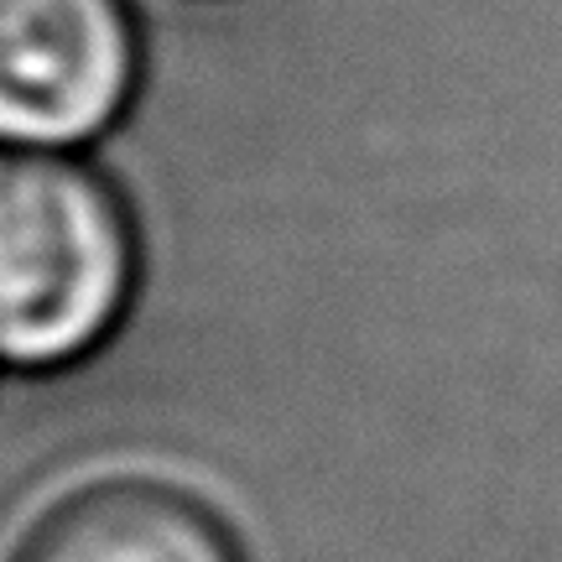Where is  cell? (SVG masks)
<instances>
[{
  "mask_svg": "<svg viewBox=\"0 0 562 562\" xmlns=\"http://www.w3.org/2000/svg\"><path fill=\"white\" fill-rule=\"evenodd\" d=\"M131 229L89 167L0 146V360L63 364L115 328Z\"/></svg>",
  "mask_w": 562,
  "mask_h": 562,
  "instance_id": "6da1fadb",
  "label": "cell"
},
{
  "mask_svg": "<svg viewBox=\"0 0 562 562\" xmlns=\"http://www.w3.org/2000/svg\"><path fill=\"white\" fill-rule=\"evenodd\" d=\"M136 74L125 0H0V146H74L115 121Z\"/></svg>",
  "mask_w": 562,
  "mask_h": 562,
  "instance_id": "7a4b0ae2",
  "label": "cell"
},
{
  "mask_svg": "<svg viewBox=\"0 0 562 562\" xmlns=\"http://www.w3.org/2000/svg\"><path fill=\"white\" fill-rule=\"evenodd\" d=\"M16 562H240L224 526L167 484L110 480L47 510Z\"/></svg>",
  "mask_w": 562,
  "mask_h": 562,
  "instance_id": "3957f363",
  "label": "cell"
}]
</instances>
